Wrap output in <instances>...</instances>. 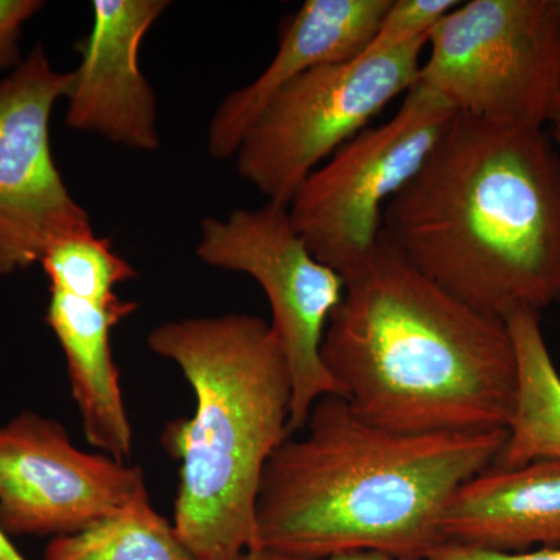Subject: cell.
Segmentation results:
<instances>
[{
  "label": "cell",
  "mask_w": 560,
  "mask_h": 560,
  "mask_svg": "<svg viewBox=\"0 0 560 560\" xmlns=\"http://www.w3.org/2000/svg\"><path fill=\"white\" fill-rule=\"evenodd\" d=\"M382 238L431 282L504 320L560 302V149L540 125L456 113L388 202Z\"/></svg>",
  "instance_id": "6da1fadb"
},
{
  "label": "cell",
  "mask_w": 560,
  "mask_h": 560,
  "mask_svg": "<svg viewBox=\"0 0 560 560\" xmlns=\"http://www.w3.org/2000/svg\"><path fill=\"white\" fill-rule=\"evenodd\" d=\"M304 434L272 452L256 508V550L283 559L383 551L427 560L445 544L442 512L492 466L508 429L408 434L382 429L327 394Z\"/></svg>",
  "instance_id": "7a4b0ae2"
},
{
  "label": "cell",
  "mask_w": 560,
  "mask_h": 560,
  "mask_svg": "<svg viewBox=\"0 0 560 560\" xmlns=\"http://www.w3.org/2000/svg\"><path fill=\"white\" fill-rule=\"evenodd\" d=\"M342 282L320 359L357 415L408 434L508 429L517 360L504 320L456 300L382 237Z\"/></svg>",
  "instance_id": "3957f363"
},
{
  "label": "cell",
  "mask_w": 560,
  "mask_h": 560,
  "mask_svg": "<svg viewBox=\"0 0 560 560\" xmlns=\"http://www.w3.org/2000/svg\"><path fill=\"white\" fill-rule=\"evenodd\" d=\"M194 389V416L162 444L179 463L176 533L198 560L256 550L261 475L290 436L291 377L271 324L253 315L171 320L149 335Z\"/></svg>",
  "instance_id": "277c9868"
},
{
  "label": "cell",
  "mask_w": 560,
  "mask_h": 560,
  "mask_svg": "<svg viewBox=\"0 0 560 560\" xmlns=\"http://www.w3.org/2000/svg\"><path fill=\"white\" fill-rule=\"evenodd\" d=\"M418 81L455 113L547 127L560 77V0L460 2L430 32Z\"/></svg>",
  "instance_id": "5b68a950"
},
{
  "label": "cell",
  "mask_w": 560,
  "mask_h": 560,
  "mask_svg": "<svg viewBox=\"0 0 560 560\" xmlns=\"http://www.w3.org/2000/svg\"><path fill=\"white\" fill-rule=\"evenodd\" d=\"M427 39L319 66L276 95L243 139L237 171L268 201L289 206L302 183L418 81Z\"/></svg>",
  "instance_id": "8992f818"
},
{
  "label": "cell",
  "mask_w": 560,
  "mask_h": 560,
  "mask_svg": "<svg viewBox=\"0 0 560 560\" xmlns=\"http://www.w3.org/2000/svg\"><path fill=\"white\" fill-rule=\"evenodd\" d=\"M455 114L416 83L386 124L361 131L307 176L289 212L316 259L341 279L370 259L386 206L418 175Z\"/></svg>",
  "instance_id": "52a82bcc"
},
{
  "label": "cell",
  "mask_w": 560,
  "mask_h": 560,
  "mask_svg": "<svg viewBox=\"0 0 560 560\" xmlns=\"http://www.w3.org/2000/svg\"><path fill=\"white\" fill-rule=\"evenodd\" d=\"M197 254L209 267L250 276L264 290L290 370V434L301 431L320 397H341L320 359L327 324L345 294L341 276L313 256L289 206L272 201L202 220Z\"/></svg>",
  "instance_id": "ba28073f"
},
{
  "label": "cell",
  "mask_w": 560,
  "mask_h": 560,
  "mask_svg": "<svg viewBox=\"0 0 560 560\" xmlns=\"http://www.w3.org/2000/svg\"><path fill=\"white\" fill-rule=\"evenodd\" d=\"M70 83L72 72L55 70L40 46L0 81V276L40 264L62 237L94 231L51 154V113Z\"/></svg>",
  "instance_id": "9c48e42d"
},
{
  "label": "cell",
  "mask_w": 560,
  "mask_h": 560,
  "mask_svg": "<svg viewBox=\"0 0 560 560\" xmlns=\"http://www.w3.org/2000/svg\"><path fill=\"white\" fill-rule=\"evenodd\" d=\"M147 495L139 467L80 451L58 420L24 411L0 425L7 536H70Z\"/></svg>",
  "instance_id": "30bf717a"
},
{
  "label": "cell",
  "mask_w": 560,
  "mask_h": 560,
  "mask_svg": "<svg viewBox=\"0 0 560 560\" xmlns=\"http://www.w3.org/2000/svg\"><path fill=\"white\" fill-rule=\"evenodd\" d=\"M167 0H94L92 28L79 44L66 124L131 150L160 149L156 94L139 65L147 33L168 9Z\"/></svg>",
  "instance_id": "8fae6325"
},
{
  "label": "cell",
  "mask_w": 560,
  "mask_h": 560,
  "mask_svg": "<svg viewBox=\"0 0 560 560\" xmlns=\"http://www.w3.org/2000/svg\"><path fill=\"white\" fill-rule=\"evenodd\" d=\"M390 0H307L283 22L267 69L224 98L208 130L213 160H230L254 121L287 84L319 66L355 60L370 46Z\"/></svg>",
  "instance_id": "7c38bea8"
},
{
  "label": "cell",
  "mask_w": 560,
  "mask_h": 560,
  "mask_svg": "<svg viewBox=\"0 0 560 560\" xmlns=\"http://www.w3.org/2000/svg\"><path fill=\"white\" fill-rule=\"evenodd\" d=\"M440 529L445 544L477 550L560 548V459L488 467L453 492Z\"/></svg>",
  "instance_id": "4fadbf2b"
},
{
  "label": "cell",
  "mask_w": 560,
  "mask_h": 560,
  "mask_svg": "<svg viewBox=\"0 0 560 560\" xmlns=\"http://www.w3.org/2000/svg\"><path fill=\"white\" fill-rule=\"evenodd\" d=\"M50 293L47 324L68 361L84 436L103 455L125 463L132 451V429L110 349V331L138 311V304L120 298L110 304H92L57 291Z\"/></svg>",
  "instance_id": "5bb4252c"
},
{
  "label": "cell",
  "mask_w": 560,
  "mask_h": 560,
  "mask_svg": "<svg viewBox=\"0 0 560 560\" xmlns=\"http://www.w3.org/2000/svg\"><path fill=\"white\" fill-rule=\"evenodd\" d=\"M504 323L517 360V396L508 440L492 466L560 459V374L541 331L540 313L517 312Z\"/></svg>",
  "instance_id": "9a60e30c"
},
{
  "label": "cell",
  "mask_w": 560,
  "mask_h": 560,
  "mask_svg": "<svg viewBox=\"0 0 560 560\" xmlns=\"http://www.w3.org/2000/svg\"><path fill=\"white\" fill-rule=\"evenodd\" d=\"M44 560H198L150 495L70 536L55 537Z\"/></svg>",
  "instance_id": "2e32d148"
},
{
  "label": "cell",
  "mask_w": 560,
  "mask_h": 560,
  "mask_svg": "<svg viewBox=\"0 0 560 560\" xmlns=\"http://www.w3.org/2000/svg\"><path fill=\"white\" fill-rule=\"evenodd\" d=\"M44 272L50 291L92 304H110L119 296L116 287L138 278V271L113 249L108 238L92 232L68 235L44 254Z\"/></svg>",
  "instance_id": "e0dca14e"
},
{
  "label": "cell",
  "mask_w": 560,
  "mask_h": 560,
  "mask_svg": "<svg viewBox=\"0 0 560 560\" xmlns=\"http://www.w3.org/2000/svg\"><path fill=\"white\" fill-rule=\"evenodd\" d=\"M459 3V0H390L374 39L361 55L385 54L415 40L429 39L430 32Z\"/></svg>",
  "instance_id": "ac0fdd59"
},
{
  "label": "cell",
  "mask_w": 560,
  "mask_h": 560,
  "mask_svg": "<svg viewBox=\"0 0 560 560\" xmlns=\"http://www.w3.org/2000/svg\"><path fill=\"white\" fill-rule=\"evenodd\" d=\"M43 7L38 0H0V70L20 66L22 25Z\"/></svg>",
  "instance_id": "d6986e66"
},
{
  "label": "cell",
  "mask_w": 560,
  "mask_h": 560,
  "mask_svg": "<svg viewBox=\"0 0 560 560\" xmlns=\"http://www.w3.org/2000/svg\"><path fill=\"white\" fill-rule=\"evenodd\" d=\"M427 560H560V548H541L526 552H493L444 544L436 548Z\"/></svg>",
  "instance_id": "ffe728a7"
},
{
  "label": "cell",
  "mask_w": 560,
  "mask_h": 560,
  "mask_svg": "<svg viewBox=\"0 0 560 560\" xmlns=\"http://www.w3.org/2000/svg\"><path fill=\"white\" fill-rule=\"evenodd\" d=\"M283 560H308V559H283ZM315 560H408V559L397 558V556L388 555V552L366 550V551L342 552V555H335V556H330V558L315 559Z\"/></svg>",
  "instance_id": "44dd1931"
},
{
  "label": "cell",
  "mask_w": 560,
  "mask_h": 560,
  "mask_svg": "<svg viewBox=\"0 0 560 560\" xmlns=\"http://www.w3.org/2000/svg\"><path fill=\"white\" fill-rule=\"evenodd\" d=\"M0 560H27L14 548L2 528H0Z\"/></svg>",
  "instance_id": "7402d4cb"
},
{
  "label": "cell",
  "mask_w": 560,
  "mask_h": 560,
  "mask_svg": "<svg viewBox=\"0 0 560 560\" xmlns=\"http://www.w3.org/2000/svg\"><path fill=\"white\" fill-rule=\"evenodd\" d=\"M235 560H283L279 558V556L271 555V552L261 551V550H249L243 552V555L238 556Z\"/></svg>",
  "instance_id": "603a6c76"
},
{
  "label": "cell",
  "mask_w": 560,
  "mask_h": 560,
  "mask_svg": "<svg viewBox=\"0 0 560 560\" xmlns=\"http://www.w3.org/2000/svg\"><path fill=\"white\" fill-rule=\"evenodd\" d=\"M550 124L552 125V131L560 132V77H559L558 95H556V105H555V110H552V117H551Z\"/></svg>",
  "instance_id": "cb8c5ba5"
},
{
  "label": "cell",
  "mask_w": 560,
  "mask_h": 560,
  "mask_svg": "<svg viewBox=\"0 0 560 560\" xmlns=\"http://www.w3.org/2000/svg\"><path fill=\"white\" fill-rule=\"evenodd\" d=\"M551 135H552V138H555L556 143H558L559 149H560V132L551 130Z\"/></svg>",
  "instance_id": "d4e9b609"
}]
</instances>
